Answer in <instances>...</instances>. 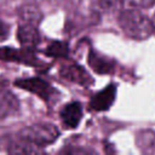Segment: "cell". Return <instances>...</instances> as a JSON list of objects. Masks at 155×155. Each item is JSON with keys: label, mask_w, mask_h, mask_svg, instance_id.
<instances>
[{"label": "cell", "mask_w": 155, "mask_h": 155, "mask_svg": "<svg viewBox=\"0 0 155 155\" xmlns=\"http://www.w3.org/2000/svg\"><path fill=\"white\" fill-rule=\"evenodd\" d=\"M119 24L122 31L131 39L144 40L153 33V23L138 10H124L119 16Z\"/></svg>", "instance_id": "cell-1"}, {"label": "cell", "mask_w": 155, "mask_h": 155, "mask_svg": "<svg viewBox=\"0 0 155 155\" xmlns=\"http://www.w3.org/2000/svg\"><path fill=\"white\" fill-rule=\"evenodd\" d=\"M59 136L58 128L48 122H39L24 127L19 131L18 137L36 147H46L53 143Z\"/></svg>", "instance_id": "cell-2"}, {"label": "cell", "mask_w": 155, "mask_h": 155, "mask_svg": "<svg viewBox=\"0 0 155 155\" xmlns=\"http://www.w3.org/2000/svg\"><path fill=\"white\" fill-rule=\"evenodd\" d=\"M15 85L22 90L29 91L36 96H39L45 102H52L56 99V96L58 94L57 91L44 79L40 78H30V79H19L15 81Z\"/></svg>", "instance_id": "cell-3"}, {"label": "cell", "mask_w": 155, "mask_h": 155, "mask_svg": "<svg viewBox=\"0 0 155 155\" xmlns=\"http://www.w3.org/2000/svg\"><path fill=\"white\" fill-rule=\"evenodd\" d=\"M116 96V86L114 84L108 85L102 91L97 92L90 101V109L94 111H104L108 110L115 101Z\"/></svg>", "instance_id": "cell-4"}, {"label": "cell", "mask_w": 155, "mask_h": 155, "mask_svg": "<svg viewBox=\"0 0 155 155\" xmlns=\"http://www.w3.org/2000/svg\"><path fill=\"white\" fill-rule=\"evenodd\" d=\"M59 74L63 79L81 85V86H88L93 82L92 78L90 76V74L80 65L78 64H68V65H63L59 70Z\"/></svg>", "instance_id": "cell-5"}, {"label": "cell", "mask_w": 155, "mask_h": 155, "mask_svg": "<svg viewBox=\"0 0 155 155\" xmlns=\"http://www.w3.org/2000/svg\"><path fill=\"white\" fill-rule=\"evenodd\" d=\"M0 59L7 62H19L25 64H36V57L29 48L15 50L12 47H0Z\"/></svg>", "instance_id": "cell-6"}, {"label": "cell", "mask_w": 155, "mask_h": 155, "mask_svg": "<svg viewBox=\"0 0 155 155\" xmlns=\"http://www.w3.org/2000/svg\"><path fill=\"white\" fill-rule=\"evenodd\" d=\"M19 111L18 98L7 88L0 87V120L16 115Z\"/></svg>", "instance_id": "cell-7"}, {"label": "cell", "mask_w": 155, "mask_h": 155, "mask_svg": "<svg viewBox=\"0 0 155 155\" xmlns=\"http://www.w3.org/2000/svg\"><path fill=\"white\" fill-rule=\"evenodd\" d=\"M61 120L65 128H75L82 117V107L79 102H71L65 104L61 113Z\"/></svg>", "instance_id": "cell-8"}, {"label": "cell", "mask_w": 155, "mask_h": 155, "mask_svg": "<svg viewBox=\"0 0 155 155\" xmlns=\"http://www.w3.org/2000/svg\"><path fill=\"white\" fill-rule=\"evenodd\" d=\"M17 38L24 48L34 50L40 44V33L38 31L36 25L33 24H21L17 31Z\"/></svg>", "instance_id": "cell-9"}, {"label": "cell", "mask_w": 155, "mask_h": 155, "mask_svg": "<svg viewBox=\"0 0 155 155\" xmlns=\"http://www.w3.org/2000/svg\"><path fill=\"white\" fill-rule=\"evenodd\" d=\"M87 61H88V65L98 74H110L114 71L115 63L111 59H109L97 52L90 51Z\"/></svg>", "instance_id": "cell-10"}, {"label": "cell", "mask_w": 155, "mask_h": 155, "mask_svg": "<svg viewBox=\"0 0 155 155\" xmlns=\"http://www.w3.org/2000/svg\"><path fill=\"white\" fill-rule=\"evenodd\" d=\"M18 16H19V19L22 21V23L33 24V25H38L42 19L41 11L31 4L21 6L18 10Z\"/></svg>", "instance_id": "cell-11"}, {"label": "cell", "mask_w": 155, "mask_h": 155, "mask_svg": "<svg viewBox=\"0 0 155 155\" xmlns=\"http://www.w3.org/2000/svg\"><path fill=\"white\" fill-rule=\"evenodd\" d=\"M124 0H92V8L98 15L111 13L119 10Z\"/></svg>", "instance_id": "cell-12"}, {"label": "cell", "mask_w": 155, "mask_h": 155, "mask_svg": "<svg viewBox=\"0 0 155 155\" xmlns=\"http://www.w3.org/2000/svg\"><path fill=\"white\" fill-rule=\"evenodd\" d=\"M7 151L11 154H38V153H42L40 147H36V145H34L29 142H25L21 138H19V142L12 143L8 147Z\"/></svg>", "instance_id": "cell-13"}, {"label": "cell", "mask_w": 155, "mask_h": 155, "mask_svg": "<svg viewBox=\"0 0 155 155\" xmlns=\"http://www.w3.org/2000/svg\"><path fill=\"white\" fill-rule=\"evenodd\" d=\"M45 53L47 56H50V57H56V58L57 57L58 58L67 57L68 53H69V47H68V44L67 42H63V41H53V42H51L47 46Z\"/></svg>", "instance_id": "cell-14"}, {"label": "cell", "mask_w": 155, "mask_h": 155, "mask_svg": "<svg viewBox=\"0 0 155 155\" xmlns=\"http://www.w3.org/2000/svg\"><path fill=\"white\" fill-rule=\"evenodd\" d=\"M138 145L144 149H154L155 148V133L151 131H143L138 134Z\"/></svg>", "instance_id": "cell-15"}, {"label": "cell", "mask_w": 155, "mask_h": 155, "mask_svg": "<svg viewBox=\"0 0 155 155\" xmlns=\"http://www.w3.org/2000/svg\"><path fill=\"white\" fill-rule=\"evenodd\" d=\"M128 1L138 7H150L155 4V0H128Z\"/></svg>", "instance_id": "cell-16"}, {"label": "cell", "mask_w": 155, "mask_h": 155, "mask_svg": "<svg viewBox=\"0 0 155 155\" xmlns=\"http://www.w3.org/2000/svg\"><path fill=\"white\" fill-rule=\"evenodd\" d=\"M8 33H10V27L8 24H6L5 22H2L0 19V41L1 40H5L7 36H8Z\"/></svg>", "instance_id": "cell-17"}, {"label": "cell", "mask_w": 155, "mask_h": 155, "mask_svg": "<svg viewBox=\"0 0 155 155\" xmlns=\"http://www.w3.org/2000/svg\"><path fill=\"white\" fill-rule=\"evenodd\" d=\"M51 1H54L56 4L64 5V6H76L80 2V0H51Z\"/></svg>", "instance_id": "cell-18"}, {"label": "cell", "mask_w": 155, "mask_h": 155, "mask_svg": "<svg viewBox=\"0 0 155 155\" xmlns=\"http://www.w3.org/2000/svg\"><path fill=\"white\" fill-rule=\"evenodd\" d=\"M151 23H153V29H154V33H155V13H154V16L151 18Z\"/></svg>", "instance_id": "cell-19"}]
</instances>
